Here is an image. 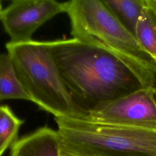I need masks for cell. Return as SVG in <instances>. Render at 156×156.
I'll list each match as a JSON object with an SVG mask.
<instances>
[{
	"mask_svg": "<svg viewBox=\"0 0 156 156\" xmlns=\"http://www.w3.org/2000/svg\"><path fill=\"white\" fill-rule=\"evenodd\" d=\"M2 10V9H1V2H0V12H1Z\"/></svg>",
	"mask_w": 156,
	"mask_h": 156,
	"instance_id": "obj_15",
	"label": "cell"
},
{
	"mask_svg": "<svg viewBox=\"0 0 156 156\" xmlns=\"http://www.w3.org/2000/svg\"><path fill=\"white\" fill-rule=\"evenodd\" d=\"M117 20L135 36L136 26L145 6L144 0H102Z\"/></svg>",
	"mask_w": 156,
	"mask_h": 156,
	"instance_id": "obj_9",
	"label": "cell"
},
{
	"mask_svg": "<svg viewBox=\"0 0 156 156\" xmlns=\"http://www.w3.org/2000/svg\"><path fill=\"white\" fill-rule=\"evenodd\" d=\"M65 12V2L54 0H15L0 12V21L10 42L32 40L34 32L54 16Z\"/></svg>",
	"mask_w": 156,
	"mask_h": 156,
	"instance_id": "obj_6",
	"label": "cell"
},
{
	"mask_svg": "<svg viewBox=\"0 0 156 156\" xmlns=\"http://www.w3.org/2000/svg\"><path fill=\"white\" fill-rule=\"evenodd\" d=\"M24 120L18 118L6 105H0V155L16 140Z\"/></svg>",
	"mask_w": 156,
	"mask_h": 156,
	"instance_id": "obj_11",
	"label": "cell"
},
{
	"mask_svg": "<svg viewBox=\"0 0 156 156\" xmlns=\"http://www.w3.org/2000/svg\"><path fill=\"white\" fill-rule=\"evenodd\" d=\"M77 117L143 88L133 73L107 51L74 38L46 41Z\"/></svg>",
	"mask_w": 156,
	"mask_h": 156,
	"instance_id": "obj_1",
	"label": "cell"
},
{
	"mask_svg": "<svg viewBox=\"0 0 156 156\" xmlns=\"http://www.w3.org/2000/svg\"><path fill=\"white\" fill-rule=\"evenodd\" d=\"M74 118L156 132L154 88L143 87L121 98L101 104Z\"/></svg>",
	"mask_w": 156,
	"mask_h": 156,
	"instance_id": "obj_5",
	"label": "cell"
},
{
	"mask_svg": "<svg viewBox=\"0 0 156 156\" xmlns=\"http://www.w3.org/2000/svg\"><path fill=\"white\" fill-rule=\"evenodd\" d=\"M62 147L76 156H156V132L74 117L55 118Z\"/></svg>",
	"mask_w": 156,
	"mask_h": 156,
	"instance_id": "obj_3",
	"label": "cell"
},
{
	"mask_svg": "<svg viewBox=\"0 0 156 156\" xmlns=\"http://www.w3.org/2000/svg\"><path fill=\"white\" fill-rule=\"evenodd\" d=\"M10 156H12V155H10Z\"/></svg>",
	"mask_w": 156,
	"mask_h": 156,
	"instance_id": "obj_16",
	"label": "cell"
},
{
	"mask_svg": "<svg viewBox=\"0 0 156 156\" xmlns=\"http://www.w3.org/2000/svg\"><path fill=\"white\" fill-rule=\"evenodd\" d=\"M6 99L31 101L8 54L0 52V102Z\"/></svg>",
	"mask_w": 156,
	"mask_h": 156,
	"instance_id": "obj_8",
	"label": "cell"
},
{
	"mask_svg": "<svg viewBox=\"0 0 156 156\" xmlns=\"http://www.w3.org/2000/svg\"><path fill=\"white\" fill-rule=\"evenodd\" d=\"M145 4L156 15V0H145Z\"/></svg>",
	"mask_w": 156,
	"mask_h": 156,
	"instance_id": "obj_12",
	"label": "cell"
},
{
	"mask_svg": "<svg viewBox=\"0 0 156 156\" xmlns=\"http://www.w3.org/2000/svg\"><path fill=\"white\" fill-rule=\"evenodd\" d=\"M60 151L58 131L46 126L22 137L11 146L12 156H60Z\"/></svg>",
	"mask_w": 156,
	"mask_h": 156,
	"instance_id": "obj_7",
	"label": "cell"
},
{
	"mask_svg": "<svg viewBox=\"0 0 156 156\" xmlns=\"http://www.w3.org/2000/svg\"><path fill=\"white\" fill-rule=\"evenodd\" d=\"M73 38L112 54L136 76L143 87L156 83V63L100 0L65 2Z\"/></svg>",
	"mask_w": 156,
	"mask_h": 156,
	"instance_id": "obj_2",
	"label": "cell"
},
{
	"mask_svg": "<svg viewBox=\"0 0 156 156\" xmlns=\"http://www.w3.org/2000/svg\"><path fill=\"white\" fill-rule=\"evenodd\" d=\"M0 156H1V155H0Z\"/></svg>",
	"mask_w": 156,
	"mask_h": 156,
	"instance_id": "obj_17",
	"label": "cell"
},
{
	"mask_svg": "<svg viewBox=\"0 0 156 156\" xmlns=\"http://www.w3.org/2000/svg\"><path fill=\"white\" fill-rule=\"evenodd\" d=\"M5 48L31 101L54 118L73 117L71 98L46 41H9Z\"/></svg>",
	"mask_w": 156,
	"mask_h": 156,
	"instance_id": "obj_4",
	"label": "cell"
},
{
	"mask_svg": "<svg viewBox=\"0 0 156 156\" xmlns=\"http://www.w3.org/2000/svg\"><path fill=\"white\" fill-rule=\"evenodd\" d=\"M135 37L156 63V15L146 4L136 26Z\"/></svg>",
	"mask_w": 156,
	"mask_h": 156,
	"instance_id": "obj_10",
	"label": "cell"
},
{
	"mask_svg": "<svg viewBox=\"0 0 156 156\" xmlns=\"http://www.w3.org/2000/svg\"><path fill=\"white\" fill-rule=\"evenodd\" d=\"M154 91H155V96H156V83H155V85H154Z\"/></svg>",
	"mask_w": 156,
	"mask_h": 156,
	"instance_id": "obj_14",
	"label": "cell"
},
{
	"mask_svg": "<svg viewBox=\"0 0 156 156\" xmlns=\"http://www.w3.org/2000/svg\"><path fill=\"white\" fill-rule=\"evenodd\" d=\"M60 156H76L69 152H68L67 151L63 149L62 146H61V151H60Z\"/></svg>",
	"mask_w": 156,
	"mask_h": 156,
	"instance_id": "obj_13",
	"label": "cell"
}]
</instances>
